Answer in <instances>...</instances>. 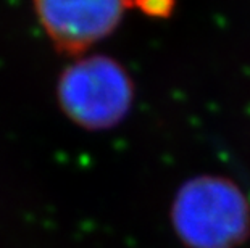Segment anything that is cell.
I'll list each match as a JSON object with an SVG mask.
<instances>
[{
	"label": "cell",
	"mask_w": 250,
	"mask_h": 248,
	"mask_svg": "<svg viewBox=\"0 0 250 248\" xmlns=\"http://www.w3.org/2000/svg\"><path fill=\"white\" fill-rule=\"evenodd\" d=\"M174 226L192 248H231L246 235L249 207L242 192L223 177L189 181L174 200Z\"/></svg>",
	"instance_id": "obj_1"
},
{
	"label": "cell",
	"mask_w": 250,
	"mask_h": 248,
	"mask_svg": "<svg viewBox=\"0 0 250 248\" xmlns=\"http://www.w3.org/2000/svg\"><path fill=\"white\" fill-rule=\"evenodd\" d=\"M134 87L118 61L105 55L79 58L62 73L58 102L71 121L86 129H108L131 110Z\"/></svg>",
	"instance_id": "obj_2"
},
{
	"label": "cell",
	"mask_w": 250,
	"mask_h": 248,
	"mask_svg": "<svg viewBox=\"0 0 250 248\" xmlns=\"http://www.w3.org/2000/svg\"><path fill=\"white\" fill-rule=\"evenodd\" d=\"M132 0H34L42 28L58 50L81 54L116 29Z\"/></svg>",
	"instance_id": "obj_3"
},
{
	"label": "cell",
	"mask_w": 250,
	"mask_h": 248,
	"mask_svg": "<svg viewBox=\"0 0 250 248\" xmlns=\"http://www.w3.org/2000/svg\"><path fill=\"white\" fill-rule=\"evenodd\" d=\"M137 8L150 17H167L173 10L174 0H132Z\"/></svg>",
	"instance_id": "obj_4"
}]
</instances>
